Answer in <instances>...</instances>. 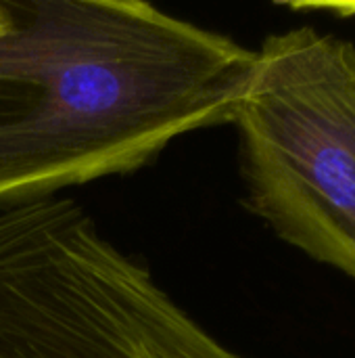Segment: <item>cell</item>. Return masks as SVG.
Masks as SVG:
<instances>
[{"instance_id": "6da1fadb", "label": "cell", "mask_w": 355, "mask_h": 358, "mask_svg": "<svg viewBox=\"0 0 355 358\" xmlns=\"http://www.w3.org/2000/svg\"><path fill=\"white\" fill-rule=\"evenodd\" d=\"M0 210L155 162L234 122L255 50L142 0H6Z\"/></svg>"}, {"instance_id": "7a4b0ae2", "label": "cell", "mask_w": 355, "mask_h": 358, "mask_svg": "<svg viewBox=\"0 0 355 358\" xmlns=\"http://www.w3.org/2000/svg\"><path fill=\"white\" fill-rule=\"evenodd\" d=\"M232 126L245 206L355 279L354 44L312 25L266 36Z\"/></svg>"}, {"instance_id": "3957f363", "label": "cell", "mask_w": 355, "mask_h": 358, "mask_svg": "<svg viewBox=\"0 0 355 358\" xmlns=\"http://www.w3.org/2000/svg\"><path fill=\"white\" fill-rule=\"evenodd\" d=\"M10 23V15H8V8H6V0H0V36L6 31Z\"/></svg>"}, {"instance_id": "277c9868", "label": "cell", "mask_w": 355, "mask_h": 358, "mask_svg": "<svg viewBox=\"0 0 355 358\" xmlns=\"http://www.w3.org/2000/svg\"><path fill=\"white\" fill-rule=\"evenodd\" d=\"M331 8H337L341 15H355V4H331Z\"/></svg>"}]
</instances>
